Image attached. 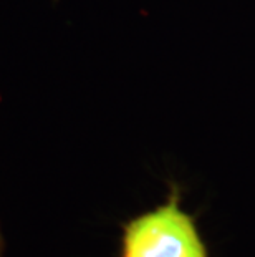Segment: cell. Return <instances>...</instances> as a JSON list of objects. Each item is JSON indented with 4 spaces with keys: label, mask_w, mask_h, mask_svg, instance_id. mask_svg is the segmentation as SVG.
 I'll list each match as a JSON object with an SVG mask.
<instances>
[{
    "label": "cell",
    "mask_w": 255,
    "mask_h": 257,
    "mask_svg": "<svg viewBox=\"0 0 255 257\" xmlns=\"http://www.w3.org/2000/svg\"><path fill=\"white\" fill-rule=\"evenodd\" d=\"M0 257H2V239H0Z\"/></svg>",
    "instance_id": "obj_2"
},
{
    "label": "cell",
    "mask_w": 255,
    "mask_h": 257,
    "mask_svg": "<svg viewBox=\"0 0 255 257\" xmlns=\"http://www.w3.org/2000/svg\"><path fill=\"white\" fill-rule=\"evenodd\" d=\"M121 257H207L194 217L179 204L177 186L167 202L124 226Z\"/></svg>",
    "instance_id": "obj_1"
}]
</instances>
